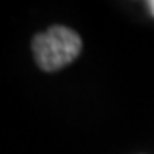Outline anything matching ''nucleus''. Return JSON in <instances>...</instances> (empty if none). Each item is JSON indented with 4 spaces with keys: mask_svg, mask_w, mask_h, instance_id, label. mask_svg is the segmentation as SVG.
Returning a JSON list of instances; mask_svg holds the SVG:
<instances>
[{
    "mask_svg": "<svg viewBox=\"0 0 154 154\" xmlns=\"http://www.w3.org/2000/svg\"><path fill=\"white\" fill-rule=\"evenodd\" d=\"M147 7H149V11H151V14L154 16V0H149V2H147Z\"/></svg>",
    "mask_w": 154,
    "mask_h": 154,
    "instance_id": "f03ea898",
    "label": "nucleus"
},
{
    "mask_svg": "<svg viewBox=\"0 0 154 154\" xmlns=\"http://www.w3.org/2000/svg\"><path fill=\"white\" fill-rule=\"evenodd\" d=\"M81 36L65 26H53L33 38L34 60L39 69L46 72L60 70L69 65L81 53Z\"/></svg>",
    "mask_w": 154,
    "mask_h": 154,
    "instance_id": "f257e3e1",
    "label": "nucleus"
}]
</instances>
